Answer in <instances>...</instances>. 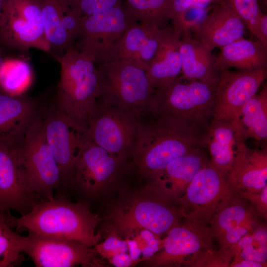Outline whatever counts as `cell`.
Returning <instances> with one entry per match:
<instances>
[{
    "mask_svg": "<svg viewBox=\"0 0 267 267\" xmlns=\"http://www.w3.org/2000/svg\"><path fill=\"white\" fill-rule=\"evenodd\" d=\"M259 216L248 201L236 194L211 218L209 225L227 266L232 260L230 253L233 248L261 223Z\"/></svg>",
    "mask_w": 267,
    "mask_h": 267,
    "instance_id": "15",
    "label": "cell"
},
{
    "mask_svg": "<svg viewBox=\"0 0 267 267\" xmlns=\"http://www.w3.org/2000/svg\"><path fill=\"white\" fill-rule=\"evenodd\" d=\"M209 162L204 148L193 150L172 161L149 179L147 187L175 203L184 193L196 174Z\"/></svg>",
    "mask_w": 267,
    "mask_h": 267,
    "instance_id": "21",
    "label": "cell"
},
{
    "mask_svg": "<svg viewBox=\"0 0 267 267\" xmlns=\"http://www.w3.org/2000/svg\"><path fill=\"white\" fill-rule=\"evenodd\" d=\"M125 240L128 247L129 254L134 265H136L138 262L142 261L141 258H140L141 253L136 241L129 236H127Z\"/></svg>",
    "mask_w": 267,
    "mask_h": 267,
    "instance_id": "41",
    "label": "cell"
},
{
    "mask_svg": "<svg viewBox=\"0 0 267 267\" xmlns=\"http://www.w3.org/2000/svg\"><path fill=\"white\" fill-rule=\"evenodd\" d=\"M216 88L178 77L154 90L148 111L208 128L214 113Z\"/></svg>",
    "mask_w": 267,
    "mask_h": 267,
    "instance_id": "5",
    "label": "cell"
},
{
    "mask_svg": "<svg viewBox=\"0 0 267 267\" xmlns=\"http://www.w3.org/2000/svg\"><path fill=\"white\" fill-rule=\"evenodd\" d=\"M7 224L12 228L53 238L73 240L94 246L100 236L96 228L101 219L88 206L73 203L64 197L42 199L28 213L19 217L4 212Z\"/></svg>",
    "mask_w": 267,
    "mask_h": 267,
    "instance_id": "2",
    "label": "cell"
},
{
    "mask_svg": "<svg viewBox=\"0 0 267 267\" xmlns=\"http://www.w3.org/2000/svg\"><path fill=\"white\" fill-rule=\"evenodd\" d=\"M230 255L239 258L267 264V229L260 223L252 232L245 235L232 249Z\"/></svg>",
    "mask_w": 267,
    "mask_h": 267,
    "instance_id": "31",
    "label": "cell"
},
{
    "mask_svg": "<svg viewBox=\"0 0 267 267\" xmlns=\"http://www.w3.org/2000/svg\"><path fill=\"white\" fill-rule=\"evenodd\" d=\"M236 134L245 140L267 139V88L255 94L241 108L234 120Z\"/></svg>",
    "mask_w": 267,
    "mask_h": 267,
    "instance_id": "28",
    "label": "cell"
},
{
    "mask_svg": "<svg viewBox=\"0 0 267 267\" xmlns=\"http://www.w3.org/2000/svg\"><path fill=\"white\" fill-rule=\"evenodd\" d=\"M124 161L88 138L76 162L73 180L87 195H97L114 181Z\"/></svg>",
    "mask_w": 267,
    "mask_h": 267,
    "instance_id": "17",
    "label": "cell"
},
{
    "mask_svg": "<svg viewBox=\"0 0 267 267\" xmlns=\"http://www.w3.org/2000/svg\"><path fill=\"white\" fill-rule=\"evenodd\" d=\"M57 60L61 67L57 107L86 127L99 105V76L97 64L74 45Z\"/></svg>",
    "mask_w": 267,
    "mask_h": 267,
    "instance_id": "3",
    "label": "cell"
},
{
    "mask_svg": "<svg viewBox=\"0 0 267 267\" xmlns=\"http://www.w3.org/2000/svg\"><path fill=\"white\" fill-rule=\"evenodd\" d=\"M155 116L141 123L131 155L140 174L149 179L175 159L206 147L207 128L172 116Z\"/></svg>",
    "mask_w": 267,
    "mask_h": 267,
    "instance_id": "1",
    "label": "cell"
},
{
    "mask_svg": "<svg viewBox=\"0 0 267 267\" xmlns=\"http://www.w3.org/2000/svg\"><path fill=\"white\" fill-rule=\"evenodd\" d=\"M128 236L136 241L142 255V261L151 258L163 247L164 239L147 229L137 230Z\"/></svg>",
    "mask_w": 267,
    "mask_h": 267,
    "instance_id": "36",
    "label": "cell"
},
{
    "mask_svg": "<svg viewBox=\"0 0 267 267\" xmlns=\"http://www.w3.org/2000/svg\"><path fill=\"white\" fill-rule=\"evenodd\" d=\"M137 22L121 0L105 11L82 17L74 46L96 63L104 62L125 31Z\"/></svg>",
    "mask_w": 267,
    "mask_h": 267,
    "instance_id": "9",
    "label": "cell"
},
{
    "mask_svg": "<svg viewBox=\"0 0 267 267\" xmlns=\"http://www.w3.org/2000/svg\"><path fill=\"white\" fill-rule=\"evenodd\" d=\"M240 17L245 26L256 36L257 27L263 14L260 9L258 0H223Z\"/></svg>",
    "mask_w": 267,
    "mask_h": 267,
    "instance_id": "34",
    "label": "cell"
},
{
    "mask_svg": "<svg viewBox=\"0 0 267 267\" xmlns=\"http://www.w3.org/2000/svg\"><path fill=\"white\" fill-rule=\"evenodd\" d=\"M109 262L114 266L118 267H127L134 265L129 254L126 253H121L114 257Z\"/></svg>",
    "mask_w": 267,
    "mask_h": 267,
    "instance_id": "43",
    "label": "cell"
},
{
    "mask_svg": "<svg viewBox=\"0 0 267 267\" xmlns=\"http://www.w3.org/2000/svg\"><path fill=\"white\" fill-rule=\"evenodd\" d=\"M236 194L227 175L209 162L196 174L175 203L182 210L184 218L209 224L213 215Z\"/></svg>",
    "mask_w": 267,
    "mask_h": 267,
    "instance_id": "12",
    "label": "cell"
},
{
    "mask_svg": "<svg viewBox=\"0 0 267 267\" xmlns=\"http://www.w3.org/2000/svg\"><path fill=\"white\" fill-rule=\"evenodd\" d=\"M39 114L37 102L33 99L0 90V144L16 146Z\"/></svg>",
    "mask_w": 267,
    "mask_h": 267,
    "instance_id": "24",
    "label": "cell"
},
{
    "mask_svg": "<svg viewBox=\"0 0 267 267\" xmlns=\"http://www.w3.org/2000/svg\"><path fill=\"white\" fill-rule=\"evenodd\" d=\"M137 21L160 28L172 18L173 0H125Z\"/></svg>",
    "mask_w": 267,
    "mask_h": 267,
    "instance_id": "30",
    "label": "cell"
},
{
    "mask_svg": "<svg viewBox=\"0 0 267 267\" xmlns=\"http://www.w3.org/2000/svg\"><path fill=\"white\" fill-rule=\"evenodd\" d=\"M179 52L183 78L216 87L220 75L216 57L192 37L191 33H185L180 37Z\"/></svg>",
    "mask_w": 267,
    "mask_h": 267,
    "instance_id": "25",
    "label": "cell"
},
{
    "mask_svg": "<svg viewBox=\"0 0 267 267\" xmlns=\"http://www.w3.org/2000/svg\"><path fill=\"white\" fill-rule=\"evenodd\" d=\"M220 49L216 57V64L220 70L230 68L239 70L266 68L267 49L259 41L242 38Z\"/></svg>",
    "mask_w": 267,
    "mask_h": 267,
    "instance_id": "27",
    "label": "cell"
},
{
    "mask_svg": "<svg viewBox=\"0 0 267 267\" xmlns=\"http://www.w3.org/2000/svg\"><path fill=\"white\" fill-rule=\"evenodd\" d=\"M33 73L30 64L20 59L6 60L0 90L13 96L22 95L30 86Z\"/></svg>",
    "mask_w": 267,
    "mask_h": 267,
    "instance_id": "32",
    "label": "cell"
},
{
    "mask_svg": "<svg viewBox=\"0 0 267 267\" xmlns=\"http://www.w3.org/2000/svg\"><path fill=\"white\" fill-rule=\"evenodd\" d=\"M8 0H0V1L3 4L5 3Z\"/></svg>",
    "mask_w": 267,
    "mask_h": 267,
    "instance_id": "46",
    "label": "cell"
},
{
    "mask_svg": "<svg viewBox=\"0 0 267 267\" xmlns=\"http://www.w3.org/2000/svg\"><path fill=\"white\" fill-rule=\"evenodd\" d=\"M96 253L109 261L114 257L128 251L126 240L115 235L108 237L105 241L94 246Z\"/></svg>",
    "mask_w": 267,
    "mask_h": 267,
    "instance_id": "38",
    "label": "cell"
},
{
    "mask_svg": "<svg viewBox=\"0 0 267 267\" xmlns=\"http://www.w3.org/2000/svg\"><path fill=\"white\" fill-rule=\"evenodd\" d=\"M194 4V0H173L172 20Z\"/></svg>",
    "mask_w": 267,
    "mask_h": 267,
    "instance_id": "42",
    "label": "cell"
},
{
    "mask_svg": "<svg viewBox=\"0 0 267 267\" xmlns=\"http://www.w3.org/2000/svg\"><path fill=\"white\" fill-rule=\"evenodd\" d=\"M41 200L28 187L13 148L0 144V212L24 215Z\"/></svg>",
    "mask_w": 267,
    "mask_h": 267,
    "instance_id": "20",
    "label": "cell"
},
{
    "mask_svg": "<svg viewBox=\"0 0 267 267\" xmlns=\"http://www.w3.org/2000/svg\"><path fill=\"white\" fill-rule=\"evenodd\" d=\"M2 9H3L2 3L0 1V21L1 20L2 14Z\"/></svg>",
    "mask_w": 267,
    "mask_h": 267,
    "instance_id": "45",
    "label": "cell"
},
{
    "mask_svg": "<svg viewBox=\"0 0 267 267\" xmlns=\"http://www.w3.org/2000/svg\"><path fill=\"white\" fill-rule=\"evenodd\" d=\"M208 13L207 8L192 5L173 18V30L179 37L185 33H191L205 19Z\"/></svg>",
    "mask_w": 267,
    "mask_h": 267,
    "instance_id": "35",
    "label": "cell"
},
{
    "mask_svg": "<svg viewBox=\"0 0 267 267\" xmlns=\"http://www.w3.org/2000/svg\"><path fill=\"white\" fill-rule=\"evenodd\" d=\"M147 188L146 193L135 194L121 202L108 216L116 229L125 236L140 229L160 236L184 219L179 206Z\"/></svg>",
    "mask_w": 267,
    "mask_h": 267,
    "instance_id": "6",
    "label": "cell"
},
{
    "mask_svg": "<svg viewBox=\"0 0 267 267\" xmlns=\"http://www.w3.org/2000/svg\"><path fill=\"white\" fill-rule=\"evenodd\" d=\"M2 5L0 42L21 52L34 48L49 53L38 0H8Z\"/></svg>",
    "mask_w": 267,
    "mask_h": 267,
    "instance_id": "11",
    "label": "cell"
},
{
    "mask_svg": "<svg viewBox=\"0 0 267 267\" xmlns=\"http://www.w3.org/2000/svg\"><path fill=\"white\" fill-rule=\"evenodd\" d=\"M23 236L21 252L27 254L36 267H71L99 265L96 253L81 242L47 237L28 232Z\"/></svg>",
    "mask_w": 267,
    "mask_h": 267,
    "instance_id": "14",
    "label": "cell"
},
{
    "mask_svg": "<svg viewBox=\"0 0 267 267\" xmlns=\"http://www.w3.org/2000/svg\"><path fill=\"white\" fill-rule=\"evenodd\" d=\"M70 7L84 17L105 11L121 0H67Z\"/></svg>",
    "mask_w": 267,
    "mask_h": 267,
    "instance_id": "37",
    "label": "cell"
},
{
    "mask_svg": "<svg viewBox=\"0 0 267 267\" xmlns=\"http://www.w3.org/2000/svg\"><path fill=\"white\" fill-rule=\"evenodd\" d=\"M245 30L242 20L222 0L192 32L193 37L212 52L243 38Z\"/></svg>",
    "mask_w": 267,
    "mask_h": 267,
    "instance_id": "23",
    "label": "cell"
},
{
    "mask_svg": "<svg viewBox=\"0 0 267 267\" xmlns=\"http://www.w3.org/2000/svg\"><path fill=\"white\" fill-rule=\"evenodd\" d=\"M40 114L21 141L12 147L29 189L42 199H53V191L61 185L58 165L50 148Z\"/></svg>",
    "mask_w": 267,
    "mask_h": 267,
    "instance_id": "7",
    "label": "cell"
},
{
    "mask_svg": "<svg viewBox=\"0 0 267 267\" xmlns=\"http://www.w3.org/2000/svg\"><path fill=\"white\" fill-rule=\"evenodd\" d=\"M232 164L228 181L236 192H256L267 186V150L251 149L236 134Z\"/></svg>",
    "mask_w": 267,
    "mask_h": 267,
    "instance_id": "22",
    "label": "cell"
},
{
    "mask_svg": "<svg viewBox=\"0 0 267 267\" xmlns=\"http://www.w3.org/2000/svg\"><path fill=\"white\" fill-rule=\"evenodd\" d=\"M96 64L99 76V104L140 116L148 111L154 90L146 69L121 60Z\"/></svg>",
    "mask_w": 267,
    "mask_h": 267,
    "instance_id": "4",
    "label": "cell"
},
{
    "mask_svg": "<svg viewBox=\"0 0 267 267\" xmlns=\"http://www.w3.org/2000/svg\"><path fill=\"white\" fill-rule=\"evenodd\" d=\"M266 77V68L237 71L221 70L216 88L213 119L232 122L243 105L257 93Z\"/></svg>",
    "mask_w": 267,
    "mask_h": 267,
    "instance_id": "16",
    "label": "cell"
},
{
    "mask_svg": "<svg viewBox=\"0 0 267 267\" xmlns=\"http://www.w3.org/2000/svg\"><path fill=\"white\" fill-rule=\"evenodd\" d=\"M47 142L58 165L61 184L73 179L74 167L86 141V127L71 118L57 106L43 118Z\"/></svg>",
    "mask_w": 267,
    "mask_h": 267,
    "instance_id": "13",
    "label": "cell"
},
{
    "mask_svg": "<svg viewBox=\"0 0 267 267\" xmlns=\"http://www.w3.org/2000/svg\"><path fill=\"white\" fill-rule=\"evenodd\" d=\"M236 194L248 201L261 216L267 218V186L259 192L237 191Z\"/></svg>",
    "mask_w": 267,
    "mask_h": 267,
    "instance_id": "39",
    "label": "cell"
},
{
    "mask_svg": "<svg viewBox=\"0 0 267 267\" xmlns=\"http://www.w3.org/2000/svg\"><path fill=\"white\" fill-rule=\"evenodd\" d=\"M49 53L57 59L74 45L82 16L67 0H38Z\"/></svg>",
    "mask_w": 267,
    "mask_h": 267,
    "instance_id": "18",
    "label": "cell"
},
{
    "mask_svg": "<svg viewBox=\"0 0 267 267\" xmlns=\"http://www.w3.org/2000/svg\"><path fill=\"white\" fill-rule=\"evenodd\" d=\"M141 117L118 108L99 104L88 120V138L108 152L125 160L132 153L136 139Z\"/></svg>",
    "mask_w": 267,
    "mask_h": 267,
    "instance_id": "10",
    "label": "cell"
},
{
    "mask_svg": "<svg viewBox=\"0 0 267 267\" xmlns=\"http://www.w3.org/2000/svg\"><path fill=\"white\" fill-rule=\"evenodd\" d=\"M209 224L184 218L164 238L162 249L146 261L152 267H207L215 251Z\"/></svg>",
    "mask_w": 267,
    "mask_h": 267,
    "instance_id": "8",
    "label": "cell"
},
{
    "mask_svg": "<svg viewBox=\"0 0 267 267\" xmlns=\"http://www.w3.org/2000/svg\"><path fill=\"white\" fill-rule=\"evenodd\" d=\"M267 264L252 262L234 257L229 264L230 267H266Z\"/></svg>",
    "mask_w": 267,
    "mask_h": 267,
    "instance_id": "44",
    "label": "cell"
},
{
    "mask_svg": "<svg viewBox=\"0 0 267 267\" xmlns=\"http://www.w3.org/2000/svg\"><path fill=\"white\" fill-rule=\"evenodd\" d=\"M179 44V36L173 29L168 30L160 48L146 70L153 90L172 81L181 72Z\"/></svg>",
    "mask_w": 267,
    "mask_h": 267,
    "instance_id": "29",
    "label": "cell"
},
{
    "mask_svg": "<svg viewBox=\"0 0 267 267\" xmlns=\"http://www.w3.org/2000/svg\"><path fill=\"white\" fill-rule=\"evenodd\" d=\"M256 37L259 42L267 49V15L262 14L257 27Z\"/></svg>",
    "mask_w": 267,
    "mask_h": 267,
    "instance_id": "40",
    "label": "cell"
},
{
    "mask_svg": "<svg viewBox=\"0 0 267 267\" xmlns=\"http://www.w3.org/2000/svg\"><path fill=\"white\" fill-rule=\"evenodd\" d=\"M236 142L232 123L224 119H212L206 131L205 148L210 154V164L227 175L232 164Z\"/></svg>",
    "mask_w": 267,
    "mask_h": 267,
    "instance_id": "26",
    "label": "cell"
},
{
    "mask_svg": "<svg viewBox=\"0 0 267 267\" xmlns=\"http://www.w3.org/2000/svg\"><path fill=\"white\" fill-rule=\"evenodd\" d=\"M12 229L0 212V267H14L21 259L23 236Z\"/></svg>",
    "mask_w": 267,
    "mask_h": 267,
    "instance_id": "33",
    "label": "cell"
},
{
    "mask_svg": "<svg viewBox=\"0 0 267 267\" xmlns=\"http://www.w3.org/2000/svg\"><path fill=\"white\" fill-rule=\"evenodd\" d=\"M168 31L156 25L137 22L125 31L104 62L121 60L147 70Z\"/></svg>",
    "mask_w": 267,
    "mask_h": 267,
    "instance_id": "19",
    "label": "cell"
}]
</instances>
